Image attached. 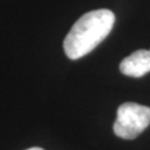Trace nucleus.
Returning <instances> with one entry per match:
<instances>
[{
  "label": "nucleus",
  "mask_w": 150,
  "mask_h": 150,
  "mask_svg": "<svg viewBox=\"0 0 150 150\" xmlns=\"http://www.w3.org/2000/svg\"><path fill=\"white\" fill-rule=\"evenodd\" d=\"M115 15L109 9H98L79 18L64 39V51L71 60L80 59L110 34Z\"/></svg>",
  "instance_id": "1"
},
{
  "label": "nucleus",
  "mask_w": 150,
  "mask_h": 150,
  "mask_svg": "<svg viewBox=\"0 0 150 150\" xmlns=\"http://www.w3.org/2000/svg\"><path fill=\"white\" fill-rule=\"evenodd\" d=\"M26 150H44L41 148H30V149H26Z\"/></svg>",
  "instance_id": "4"
},
{
  "label": "nucleus",
  "mask_w": 150,
  "mask_h": 150,
  "mask_svg": "<svg viewBox=\"0 0 150 150\" xmlns=\"http://www.w3.org/2000/svg\"><path fill=\"white\" fill-rule=\"evenodd\" d=\"M120 71L126 76L142 78L150 71V49H140L123 59L119 65Z\"/></svg>",
  "instance_id": "3"
},
{
  "label": "nucleus",
  "mask_w": 150,
  "mask_h": 150,
  "mask_svg": "<svg viewBox=\"0 0 150 150\" xmlns=\"http://www.w3.org/2000/svg\"><path fill=\"white\" fill-rule=\"evenodd\" d=\"M150 124V108L137 103H124L118 108L114 133L116 137L133 140Z\"/></svg>",
  "instance_id": "2"
}]
</instances>
